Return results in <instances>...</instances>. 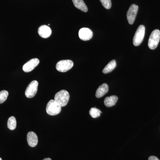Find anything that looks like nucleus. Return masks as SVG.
I'll return each mask as SVG.
<instances>
[{
	"label": "nucleus",
	"mask_w": 160,
	"mask_h": 160,
	"mask_svg": "<svg viewBox=\"0 0 160 160\" xmlns=\"http://www.w3.org/2000/svg\"><path fill=\"white\" fill-rule=\"evenodd\" d=\"M69 97L70 96L68 91L66 90H62L56 94L54 100L62 107H64L68 104Z\"/></svg>",
	"instance_id": "obj_1"
},
{
	"label": "nucleus",
	"mask_w": 160,
	"mask_h": 160,
	"mask_svg": "<svg viewBox=\"0 0 160 160\" xmlns=\"http://www.w3.org/2000/svg\"><path fill=\"white\" fill-rule=\"evenodd\" d=\"M62 106L54 100H51L46 106V112L49 115L55 116L60 113Z\"/></svg>",
	"instance_id": "obj_2"
},
{
	"label": "nucleus",
	"mask_w": 160,
	"mask_h": 160,
	"mask_svg": "<svg viewBox=\"0 0 160 160\" xmlns=\"http://www.w3.org/2000/svg\"><path fill=\"white\" fill-rule=\"evenodd\" d=\"M160 40V31L155 29L152 32L148 41V46L151 49H155L158 47Z\"/></svg>",
	"instance_id": "obj_3"
},
{
	"label": "nucleus",
	"mask_w": 160,
	"mask_h": 160,
	"mask_svg": "<svg viewBox=\"0 0 160 160\" xmlns=\"http://www.w3.org/2000/svg\"><path fill=\"white\" fill-rule=\"evenodd\" d=\"M145 34V27L143 25L139 26L133 38V44L136 46H139L142 42Z\"/></svg>",
	"instance_id": "obj_4"
},
{
	"label": "nucleus",
	"mask_w": 160,
	"mask_h": 160,
	"mask_svg": "<svg viewBox=\"0 0 160 160\" xmlns=\"http://www.w3.org/2000/svg\"><path fill=\"white\" fill-rule=\"evenodd\" d=\"M73 66V62L71 60H62L57 64L56 69L60 72H66L72 69Z\"/></svg>",
	"instance_id": "obj_5"
},
{
	"label": "nucleus",
	"mask_w": 160,
	"mask_h": 160,
	"mask_svg": "<svg viewBox=\"0 0 160 160\" xmlns=\"http://www.w3.org/2000/svg\"><path fill=\"white\" fill-rule=\"evenodd\" d=\"M38 81H33L28 85L25 91V95L26 97L31 98L34 97L38 91Z\"/></svg>",
	"instance_id": "obj_6"
},
{
	"label": "nucleus",
	"mask_w": 160,
	"mask_h": 160,
	"mask_svg": "<svg viewBox=\"0 0 160 160\" xmlns=\"http://www.w3.org/2000/svg\"><path fill=\"white\" fill-rule=\"evenodd\" d=\"M138 11V6L135 4H132L129 7L127 12V18L130 25H132L134 23L137 15Z\"/></svg>",
	"instance_id": "obj_7"
},
{
	"label": "nucleus",
	"mask_w": 160,
	"mask_h": 160,
	"mask_svg": "<svg viewBox=\"0 0 160 160\" xmlns=\"http://www.w3.org/2000/svg\"><path fill=\"white\" fill-rule=\"evenodd\" d=\"M38 59L33 58L29 60L23 66V70L25 72H30L33 70L39 64Z\"/></svg>",
	"instance_id": "obj_8"
},
{
	"label": "nucleus",
	"mask_w": 160,
	"mask_h": 160,
	"mask_svg": "<svg viewBox=\"0 0 160 160\" xmlns=\"http://www.w3.org/2000/svg\"><path fill=\"white\" fill-rule=\"evenodd\" d=\"M79 37L84 41H89L93 36V32L91 29L88 28H82L79 31Z\"/></svg>",
	"instance_id": "obj_9"
},
{
	"label": "nucleus",
	"mask_w": 160,
	"mask_h": 160,
	"mask_svg": "<svg viewBox=\"0 0 160 160\" xmlns=\"http://www.w3.org/2000/svg\"><path fill=\"white\" fill-rule=\"evenodd\" d=\"M38 32L41 37L43 38H47L51 36L52 30L49 26L43 25L38 28Z\"/></svg>",
	"instance_id": "obj_10"
},
{
	"label": "nucleus",
	"mask_w": 160,
	"mask_h": 160,
	"mask_svg": "<svg viewBox=\"0 0 160 160\" xmlns=\"http://www.w3.org/2000/svg\"><path fill=\"white\" fill-rule=\"evenodd\" d=\"M27 140L28 144L30 147H34L37 145L38 137L33 132L31 131L28 132L27 135Z\"/></svg>",
	"instance_id": "obj_11"
},
{
	"label": "nucleus",
	"mask_w": 160,
	"mask_h": 160,
	"mask_svg": "<svg viewBox=\"0 0 160 160\" xmlns=\"http://www.w3.org/2000/svg\"><path fill=\"white\" fill-rule=\"evenodd\" d=\"M109 90V86L106 83L102 84L98 88L96 92V97L97 98L102 97L107 93Z\"/></svg>",
	"instance_id": "obj_12"
},
{
	"label": "nucleus",
	"mask_w": 160,
	"mask_h": 160,
	"mask_svg": "<svg viewBox=\"0 0 160 160\" xmlns=\"http://www.w3.org/2000/svg\"><path fill=\"white\" fill-rule=\"evenodd\" d=\"M118 97L117 96L112 95L106 97L104 100V104L107 107H112L117 102Z\"/></svg>",
	"instance_id": "obj_13"
},
{
	"label": "nucleus",
	"mask_w": 160,
	"mask_h": 160,
	"mask_svg": "<svg viewBox=\"0 0 160 160\" xmlns=\"http://www.w3.org/2000/svg\"><path fill=\"white\" fill-rule=\"evenodd\" d=\"M72 1L73 5L78 9L84 12L88 11V8L83 0H72Z\"/></svg>",
	"instance_id": "obj_14"
},
{
	"label": "nucleus",
	"mask_w": 160,
	"mask_h": 160,
	"mask_svg": "<svg viewBox=\"0 0 160 160\" xmlns=\"http://www.w3.org/2000/svg\"><path fill=\"white\" fill-rule=\"evenodd\" d=\"M116 66V62L115 60H112L111 62H109L108 65L103 69L102 72L104 74L109 73L115 69Z\"/></svg>",
	"instance_id": "obj_15"
},
{
	"label": "nucleus",
	"mask_w": 160,
	"mask_h": 160,
	"mask_svg": "<svg viewBox=\"0 0 160 160\" xmlns=\"http://www.w3.org/2000/svg\"><path fill=\"white\" fill-rule=\"evenodd\" d=\"M7 126L8 128L11 130H14L16 128V120L14 117L12 116L9 118L7 122Z\"/></svg>",
	"instance_id": "obj_16"
},
{
	"label": "nucleus",
	"mask_w": 160,
	"mask_h": 160,
	"mask_svg": "<svg viewBox=\"0 0 160 160\" xmlns=\"http://www.w3.org/2000/svg\"><path fill=\"white\" fill-rule=\"evenodd\" d=\"M89 114L92 117L94 118H98L101 115V113H102V112L100 109H98L95 107L91 108L90 110H89Z\"/></svg>",
	"instance_id": "obj_17"
},
{
	"label": "nucleus",
	"mask_w": 160,
	"mask_h": 160,
	"mask_svg": "<svg viewBox=\"0 0 160 160\" xmlns=\"http://www.w3.org/2000/svg\"><path fill=\"white\" fill-rule=\"evenodd\" d=\"M9 95V92L6 90L0 92V104L4 103L7 100Z\"/></svg>",
	"instance_id": "obj_18"
},
{
	"label": "nucleus",
	"mask_w": 160,
	"mask_h": 160,
	"mask_svg": "<svg viewBox=\"0 0 160 160\" xmlns=\"http://www.w3.org/2000/svg\"><path fill=\"white\" fill-rule=\"evenodd\" d=\"M102 6L107 9H110L112 6L111 0H100Z\"/></svg>",
	"instance_id": "obj_19"
},
{
	"label": "nucleus",
	"mask_w": 160,
	"mask_h": 160,
	"mask_svg": "<svg viewBox=\"0 0 160 160\" xmlns=\"http://www.w3.org/2000/svg\"><path fill=\"white\" fill-rule=\"evenodd\" d=\"M148 160H160L156 157L154 156H152L149 157Z\"/></svg>",
	"instance_id": "obj_20"
},
{
	"label": "nucleus",
	"mask_w": 160,
	"mask_h": 160,
	"mask_svg": "<svg viewBox=\"0 0 160 160\" xmlns=\"http://www.w3.org/2000/svg\"><path fill=\"white\" fill-rule=\"evenodd\" d=\"M43 160H52L50 158H46L44 159Z\"/></svg>",
	"instance_id": "obj_21"
},
{
	"label": "nucleus",
	"mask_w": 160,
	"mask_h": 160,
	"mask_svg": "<svg viewBox=\"0 0 160 160\" xmlns=\"http://www.w3.org/2000/svg\"><path fill=\"white\" fill-rule=\"evenodd\" d=\"M0 160H2V158H0Z\"/></svg>",
	"instance_id": "obj_22"
}]
</instances>
